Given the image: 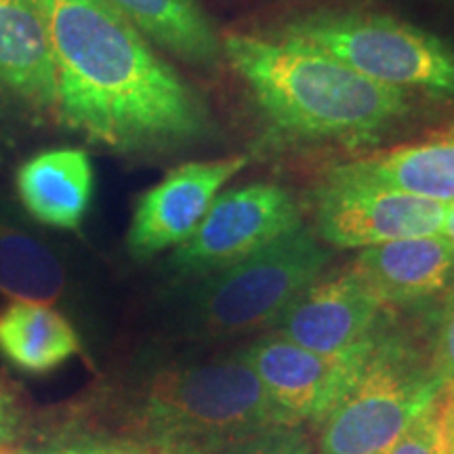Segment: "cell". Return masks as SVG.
<instances>
[{
    "label": "cell",
    "instance_id": "obj_16",
    "mask_svg": "<svg viewBox=\"0 0 454 454\" xmlns=\"http://www.w3.org/2000/svg\"><path fill=\"white\" fill-rule=\"evenodd\" d=\"M122 17L168 53L198 67H215L223 44L198 0H106Z\"/></svg>",
    "mask_w": 454,
    "mask_h": 454
},
{
    "label": "cell",
    "instance_id": "obj_8",
    "mask_svg": "<svg viewBox=\"0 0 454 454\" xmlns=\"http://www.w3.org/2000/svg\"><path fill=\"white\" fill-rule=\"evenodd\" d=\"M448 204L331 173L316 190L317 238L337 248H372L406 238L435 236Z\"/></svg>",
    "mask_w": 454,
    "mask_h": 454
},
{
    "label": "cell",
    "instance_id": "obj_9",
    "mask_svg": "<svg viewBox=\"0 0 454 454\" xmlns=\"http://www.w3.org/2000/svg\"><path fill=\"white\" fill-rule=\"evenodd\" d=\"M379 337L345 354H317L271 333L248 345L240 356L288 423H322L354 387Z\"/></svg>",
    "mask_w": 454,
    "mask_h": 454
},
{
    "label": "cell",
    "instance_id": "obj_27",
    "mask_svg": "<svg viewBox=\"0 0 454 454\" xmlns=\"http://www.w3.org/2000/svg\"><path fill=\"white\" fill-rule=\"evenodd\" d=\"M450 135H454V130H452V133H450Z\"/></svg>",
    "mask_w": 454,
    "mask_h": 454
},
{
    "label": "cell",
    "instance_id": "obj_7",
    "mask_svg": "<svg viewBox=\"0 0 454 454\" xmlns=\"http://www.w3.org/2000/svg\"><path fill=\"white\" fill-rule=\"evenodd\" d=\"M303 225L299 202L286 187L251 184L217 196L196 231L175 248L170 270L208 278L240 263Z\"/></svg>",
    "mask_w": 454,
    "mask_h": 454
},
{
    "label": "cell",
    "instance_id": "obj_12",
    "mask_svg": "<svg viewBox=\"0 0 454 454\" xmlns=\"http://www.w3.org/2000/svg\"><path fill=\"white\" fill-rule=\"evenodd\" d=\"M385 308H406L454 286V253L440 234L364 248L351 265Z\"/></svg>",
    "mask_w": 454,
    "mask_h": 454
},
{
    "label": "cell",
    "instance_id": "obj_10",
    "mask_svg": "<svg viewBox=\"0 0 454 454\" xmlns=\"http://www.w3.org/2000/svg\"><path fill=\"white\" fill-rule=\"evenodd\" d=\"M248 162L251 156L236 154L168 170L135 204L127 234L129 253L135 259H150L177 248L194 234L227 181L242 173Z\"/></svg>",
    "mask_w": 454,
    "mask_h": 454
},
{
    "label": "cell",
    "instance_id": "obj_22",
    "mask_svg": "<svg viewBox=\"0 0 454 454\" xmlns=\"http://www.w3.org/2000/svg\"><path fill=\"white\" fill-rule=\"evenodd\" d=\"M21 421V402L17 389L0 377V446L15 438Z\"/></svg>",
    "mask_w": 454,
    "mask_h": 454
},
{
    "label": "cell",
    "instance_id": "obj_5",
    "mask_svg": "<svg viewBox=\"0 0 454 454\" xmlns=\"http://www.w3.org/2000/svg\"><path fill=\"white\" fill-rule=\"evenodd\" d=\"M331 253L305 225L231 268L204 278L194 297L196 331L231 339L274 326L288 305L322 276Z\"/></svg>",
    "mask_w": 454,
    "mask_h": 454
},
{
    "label": "cell",
    "instance_id": "obj_15",
    "mask_svg": "<svg viewBox=\"0 0 454 454\" xmlns=\"http://www.w3.org/2000/svg\"><path fill=\"white\" fill-rule=\"evenodd\" d=\"M333 173L394 187L434 202L454 204V135L339 164Z\"/></svg>",
    "mask_w": 454,
    "mask_h": 454
},
{
    "label": "cell",
    "instance_id": "obj_24",
    "mask_svg": "<svg viewBox=\"0 0 454 454\" xmlns=\"http://www.w3.org/2000/svg\"><path fill=\"white\" fill-rule=\"evenodd\" d=\"M95 454H150L135 442H112V444H95Z\"/></svg>",
    "mask_w": 454,
    "mask_h": 454
},
{
    "label": "cell",
    "instance_id": "obj_18",
    "mask_svg": "<svg viewBox=\"0 0 454 454\" xmlns=\"http://www.w3.org/2000/svg\"><path fill=\"white\" fill-rule=\"evenodd\" d=\"M66 288L59 259L41 240L0 219V293L51 305Z\"/></svg>",
    "mask_w": 454,
    "mask_h": 454
},
{
    "label": "cell",
    "instance_id": "obj_19",
    "mask_svg": "<svg viewBox=\"0 0 454 454\" xmlns=\"http://www.w3.org/2000/svg\"><path fill=\"white\" fill-rule=\"evenodd\" d=\"M381 454H446L442 442L438 414H435V400L427 411L419 414L417 421Z\"/></svg>",
    "mask_w": 454,
    "mask_h": 454
},
{
    "label": "cell",
    "instance_id": "obj_1",
    "mask_svg": "<svg viewBox=\"0 0 454 454\" xmlns=\"http://www.w3.org/2000/svg\"><path fill=\"white\" fill-rule=\"evenodd\" d=\"M49 38L55 116L122 154L168 152L213 133L208 106L106 0H32Z\"/></svg>",
    "mask_w": 454,
    "mask_h": 454
},
{
    "label": "cell",
    "instance_id": "obj_11",
    "mask_svg": "<svg viewBox=\"0 0 454 454\" xmlns=\"http://www.w3.org/2000/svg\"><path fill=\"white\" fill-rule=\"evenodd\" d=\"M387 308L351 268L317 278L276 322L278 337L317 354H345L381 334Z\"/></svg>",
    "mask_w": 454,
    "mask_h": 454
},
{
    "label": "cell",
    "instance_id": "obj_14",
    "mask_svg": "<svg viewBox=\"0 0 454 454\" xmlns=\"http://www.w3.org/2000/svg\"><path fill=\"white\" fill-rule=\"evenodd\" d=\"M0 89L55 114L53 57L32 0H0Z\"/></svg>",
    "mask_w": 454,
    "mask_h": 454
},
{
    "label": "cell",
    "instance_id": "obj_21",
    "mask_svg": "<svg viewBox=\"0 0 454 454\" xmlns=\"http://www.w3.org/2000/svg\"><path fill=\"white\" fill-rule=\"evenodd\" d=\"M431 371L442 381H454V288L442 309L438 331H435Z\"/></svg>",
    "mask_w": 454,
    "mask_h": 454
},
{
    "label": "cell",
    "instance_id": "obj_26",
    "mask_svg": "<svg viewBox=\"0 0 454 454\" xmlns=\"http://www.w3.org/2000/svg\"><path fill=\"white\" fill-rule=\"evenodd\" d=\"M440 236L444 238V240L448 242V247H450L454 253V204H448L446 219H444V225H442Z\"/></svg>",
    "mask_w": 454,
    "mask_h": 454
},
{
    "label": "cell",
    "instance_id": "obj_20",
    "mask_svg": "<svg viewBox=\"0 0 454 454\" xmlns=\"http://www.w3.org/2000/svg\"><path fill=\"white\" fill-rule=\"evenodd\" d=\"M230 454H314V450L297 425H282L244 442Z\"/></svg>",
    "mask_w": 454,
    "mask_h": 454
},
{
    "label": "cell",
    "instance_id": "obj_3",
    "mask_svg": "<svg viewBox=\"0 0 454 454\" xmlns=\"http://www.w3.org/2000/svg\"><path fill=\"white\" fill-rule=\"evenodd\" d=\"M282 425L293 423L236 354L158 372L135 412V444L150 454H230Z\"/></svg>",
    "mask_w": 454,
    "mask_h": 454
},
{
    "label": "cell",
    "instance_id": "obj_13",
    "mask_svg": "<svg viewBox=\"0 0 454 454\" xmlns=\"http://www.w3.org/2000/svg\"><path fill=\"white\" fill-rule=\"evenodd\" d=\"M17 196L34 219L57 230H78L93 200V164L84 150L59 147L21 162Z\"/></svg>",
    "mask_w": 454,
    "mask_h": 454
},
{
    "label": "cell",
    "instance_id": "obj_4",
    "mask_svg": "<svg viewBox=\"0 0 454 454\" xmlns=\"http://www.w3.org/2000/svg\"><path fill=\"white\" fill-rule=\"evenodd\" d=\"M276 36L308 44L362 76L400 90L454 98V51L421 27L366 11H314Z\"/></svg>",
    "mask_w": 454,
    "mask_h": 454
},
{
    "label": "cell",
    "instance_id": "obj_25",
    "mask_svg": "<svg viewBox=\"0 0 454 454\" xmlns=\"http://www.w3.org/2000/svg\"><path fill=\"white\" fill-rule=\"evenodd\" d=\"M38 454H95L93 442H82V444H66V446H55L49 450H43Z\"/></svg>",
    "mask_w": 454,
    "mask_h": 454
},
{
    "label": "cell",
    "instance_id": "obj_17",
    "mask_svg": "<svg viewBox=\"0 0 454 454\" xmlns=\"http://www.w3.org/2000/svg\"><path fill=\"white\" fill-rule=\"evenodd\" d=\"M78 351L76 331L53 305L13 301L0 311V354L21 371L51 372Z\"/></svg>",
    "mask_w": 454,
    "mask_h": 454
},
{
    "label": "cell",
    "instance_id": "obj_6",
    "mask_svg": "<svg viewBox=\"0 0 454 454\" xmlns=\"http://www.w3.org/2000/svg\"><path fill=\"white\" fill-rule=\"evenodd\" d=\"M442 381L400 339L383 334L364 371L320 427V454H381L434 404Z\"/></svg>",
    "mask_w": 454,
    "mask_h": 454
},
{
    "label": "cell",
    "instance_id": "obj_2",
    "mask_svg": "<svg viewBox=\"0 0 454 454\" xmlns=\"http://www.w3.org/2000/svg\"><path fill=\"white\" fill-rule=\"evenodd\" d=\"M223 55L271 127L308 141H371L411 112L406 93L288 38L227 34Z\"/></svg>",
    "mask_w": 454,
    "mask_h": 454
},
{
    "label": "cell",
    "instance_id": "obj_23",
    "mask_svg": "<svg viewBox=\"0 0 454 454\" xmlns=\"http://www.w3.org/2000/svg\"><path fill=\"white\" fill-rule=\"evenodd\" d=\"M435 414H438L444 450L446 454H454V381L442 385L440 394L435 397Z\"/></svg>",
    "mask_w": 454,
    "mask_h": 454
}]
</instances>
